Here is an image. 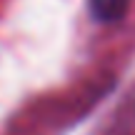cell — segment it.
<instances>
[{"label":"cell","mask_w":135,"mask_h":135,"mask_svg":"<svg viewBox=\"0 0 135 135\" xmlns=\"http://www.w3.org/2000/svg\"><path fill=\"white\" fill-rule=\"evenodd\" d=\"M88 5H90V13L103 23L120 20L128 10V0H88Z\"/></svg>","instance_id":"6da1fadb"}]
</instances>
